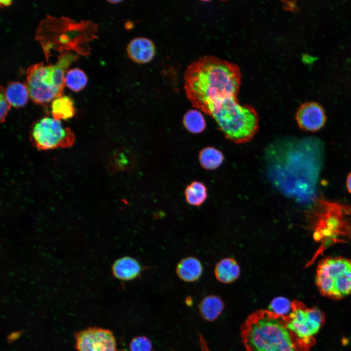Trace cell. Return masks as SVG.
<instances>
[{
  "instance_id": "1",
  "label": "cell",
  "mask_w": 351,
  "mask_h": 351,
  "mask_svg": "<svg viewBox=\"0 0 351 351\" xmlns=\"http://www.w3.org/2000/svg\"><path fill=\"white\" fill-rule=\"evenodd\" d=\"M241 79L237 65L205 56L188 66L184 75L185 92L194 107L212 116L229 99L237 98Z\"/></svg>"
},
{
  "instance_id": "2",
  "label": "cell",
  "mask_w": 351,
  "mask_h": 351,
  "mask_svg": "<svg viewBox=\"0 0 351 351\" xmlns=\"http://www.w3.org/2000/svg\"><path fill=\"white\" fill-rule=\"evenodd\" d=\"M287 144L277 167L278 186L298 201L313 202L323 163V144L314 137L291 140Z\"/></svg>"
},
{
  "instance_id": "3",
  "label": "cell",
  "mask_w": 351,
  "mask_h": 351,
  "mask_svg": "<svg viewBox=\"0 0 351 351\" xmlns=\"http://www.w3.org/2000/svg\"><path fill=\"white\" fill-rule=\"evenodd\" d=\"M246 351H310L288 329L285 318L267 309L251 313L240 328Z\"/></svg>"
},
{
  "instance_id": "4",
  "label": "cell",
  "mask_w": 351,
  "mask_h": 351,
  "mask_svg": "<svg viewBox=\"0 0 351 351\" xmlns=\"http://www.w3.org/2000/svg\"><path fill=\"white\" fill-rule=\"evenodd\" d=\"M311 210L313 236L321 243L320 250L343 238L351 239V205L316 197Z\"/></svg>"
},
{
  "instance_id": "5",
  "label": "cell",
  "mask_w": 351,
  "mask_h": 351,
  "mask_svg": "<svg viewBox=\"0 0 351 351\" xmlns=\"http://www.w3.org/2000/svg\"><path fill=\"white\" fill-rule=\"evenodd\" d=\"M68 53L61 56L54 65L39 63L30 66L26 72V86L30 98L43 104L61 96L65 86V73L76 59Z\"/></svg>"
},
{
  "instance_id": "6",
  "label": "cell",
  "mask_w": 351,
  "mask_h": 351,
  "mask_svg": "<svg viewBox=\"0 0 351 351\" xmlns=\"http://www.w3.org/2000/svg\"><path fill=\"white\" fill-rule=\"evenodd\" d=\"M315 284L324 296L341 299L351 293V259L327 257L318 264Z\"/></svg>"
},
{
  "instance_id": "7",
  "label": "cell",
  "mask_w": 351,
  "mask_h": 351,
  "mask_svg": "<svg viewBox=\"0 0 351 351\" xmlns=\"http://www.w3.org/2000/svg\"><path fill=\"white\" fill-rule=\"evenodd\" d=\"M288 329L304 345L311 348L315 343V336L325 321L323 312L317 307L308 308L301 301H292V310L285 318Z\"/></svg>"
},
{
  "instance_id": "8",
  "label": "cell",
  "mask_w": 351,
  "mask_h": 351,
  "mask_svg": "<svg viewBox=\"0 0 351 351\" xmlns=\"http://www.w3.org/2000/svg\"><path fill=\"white\" fill-rule=\"evenodd\" d=\"M31 139L39 150H48L71 146L75 136L71 129L53 117H44L32 127Z\"/></svg>"
},
{
  "instance_id": "9",
  "label": "cell",
  "mask_w": 351,
  "mask_h": 351,
  "mask_svg": "<svg viewBox=\"0 0 351 351\" xmlns=\"http://www.w3.org/2000/svg\"><path fill=\"white\" fill-rule=\"evenodd\" d=\"M77 351H117L113 332L110 330L93 326L75 333Z\"/></svg>"
},
{
  "instance_id": "10",
  "label": "cell",
  "mask_w": 351,
  "mask_h": 351,
  "mask_svg": "<svg viewBox=\"0 0 351 351\" xmlns=\"http://www.w3.org/2000/svg\"><path fill=\"white\" fill-rule=\"evenodd\" d=\"M295 119L301 129L315 132L323 128L327 117L321 105L315 102H307L299 106L296 113Z\"/></svg>"
},
{
  "instance_id": "11",
  "label": "cell",
  "mask_w": 351,
  "mask_h": 351,
  "mask_svg": "<svg viewBox=\"0 0 351 351\" xmlns=\"http://www.w3.org/2000/svg\"><path fill=\"white\" fill-rule=\"evenodd\" d=\"M127 53L133 61L139 64L146 63L151 61L155 55V45L149 39L137 37L130 41Z\"/></svg>"
},
{
  "instance_id": "12",
  "label": "cell",
  "mask_w": 351,
  "mask_h": 351,
  "mask_svg": "<svg viewBox=\"0 0 351 351\" xmlns=\"http://www.w3.org/2000/svg\"><path fill=\"white\" fill-rule=\"evenodd\" d=\"M113 276L118 280H133L140 275L142 268L135 258L124 256L117 259L112 268Z\"/></svg>"
},
{
  "instance_id": "13",
  "label": "cell",
  "mask_w": 351,
  "mask_h": 351,
  "mask_svg": "<svg viewBox=\"0 0 351 351\" xmlns=\"http://www.w3.org/2000/svg\"><path fill=\"white\" fill-rule=\"evenodd\" d=\"M176 273L182 281L193 282L201 276L203 267L201 262L196 257L188 256L179 261L176 267Z\"/></svg>"
},
{
  "instance_id": "14",
  "label": "cell",
  "mask_w": 351,
  "mask_h": 351,
  "mask_svg": "<svg viewBox=\"0 0 351 351\" xmlns=\"http://www.w3.org/2000/svg\"><path fill=\"white\" fill-rule=\"evenodd\" d=\"M240 273V269L237 261L231 257L221 259L214 268L216 279L223 284L234 282L239 276Z\"/></svg>"
},
{
  "instance_id": "15",
  "label": "cell",
  "mask_w": 351,
  "mask_h": 351,
  "mask_svg": "<svg viewBox=\"0 0 351 351\" xmlns=\"http://www.w3.org/2000/svg\"><path fill=\"white\" fill-rule=\"evenodd\" d=\"M224 308L222 299L215 295H209L205 297L200 302L199 310L202 317L209 322L217 319Z\"/></svg>"
},
{
  "instance_id": "16",
  "label": "cell",
  "mask_w": 351,
  "mask_h": 351,
  "mask_svg": "<svg viewBox=\"0 0 351 351\" xmlns=\"http://www.w3.org/2000/svg\"><path fill=\"white\" fill-rule=\"evenodd\" d=\"M4 94L11 106L16 108L24 106L29 97L26 85L19 81L9 83L4 90Z\"/></svg>"
},
{
  "instance_id": "17",
  "label": "cell",
  "mask_w": 351,
  "mask_h": 351,
  "mask_svg": "<svg viewBox=\"0 0 351 351\" xmlns=\"http://www.w3.org/2000/svg\"><path fill=\"white\" fill-rule=\"evenodd\" d=\"M51 108L53 117L60 121L70 119L75 114L74 101L67 96H60L54 99Z\"/></svg>"
},
{
  "instance_id": "18",
  "label": "cell",
  "mask_w": 351,
  "mask_h": 351,
  "mask_svg": "<svg viewBox=\"0 0 351 351\" xmlns=\"http://www.w3.org/2000/svg\"><path fill=\"white\" fill-rule=\"evenodd\" d=\"M184 195L186 202L194 206L202 205L207 198V190L202 183L195 181L186 188Z\"/></svg>"
},
{
  "instance_id": "19",
  "label": "cell",
  "mask_w": 351,
  "mask_h": 351,
  "mask_svg": "<svg viewBox=\"0 0 351 351\" xmlns=\"http://www.w3.org/2000/svg\"><path fill=\"white\" fill-rule=\"evenodd\" d=\"M224 156L217 149L208 147L203 149L199 154V160L201 166L207 170H214L223 162Z\"/></svg>"
},
{
  "instance_id": "20",
  "label": "cell",
  "mask_w": 351,
  "mask_h": 351,
  "mask_svg": "<svg viewBox=\"0 0 351 351\" xmlns=\"http://www.w3.org/2000/svg\"><path fill=\"white\" fill-rule=\"evenodd\" d=\"M183 124L190 132L194 134L201 133L206 127L203 116L196 110H190L185 114Z\"/></svg>"
},
{
  "instance_id": "21",
  "label": "cell",
  "mask_w": 351,
  "mask_h": 351,
  "mask_svg": "<svg viewBox=\"0 0 351 351\" xmlns=\"http://www.w3.org/2000/svg\"><path fill=\"white\" fill-rule=\"evenodd\" d=\"M87 83V76L81 69L75 68L68 71L65 76V83L71 90L78 92L84 88Z\"/></svg>"
},
{
  "instance_id": "22",
  "label": "cell",
  "mask_w": 351,
  "mask_h": 351,
  "mask_svg": "<svg viewBox=\"0 0 351 351\" xmlns=\"http://www.w3.org/2000/svg\"><path fill=\"white\" fill-rule=\"evenodd\" d=\"M269 310L279 316L286 318L292 310V301L284 296L273 298L269 305Z\"/></svg>"
},
{
  "instance_id": "23",
  "label": "cell",
  "mask_w": 351,
  "mask_h": 351,
  "mask_svg": "<svg viewBox=\"0 0 351 351\" xmlns=\"http://www.w3.org/2000/svg\"><path fill=\"white\" fill-rule=\"evenodd\" d=\"M152 341L146 336L135 337L129 344L130 351H152Z\"/></svg>"
},
{
  "instance_id": "24",
  "label": "cell",
  "mask_w": 351,
  "mask_h": 351,
  "mask_svg": "<svg viewBox=\"0 0 351 351\" xmlns=\"http://www.w3.org/2000/svg\"><path fill=\"white\" fill-rule=\"evenodd\" d=\"M11 105L7 100L4 94V90L2 86H0V122H2L5 120L6 117L10 109Z\"/></svg>"
},
{
  "instance_id": "25",
  "label": "cell",
  "mask_w": 351,
  "mask_h": 351,
  "mask_svg": "<svg viewBox=\"0 0 351 351\" xmlns=\"http://www.w3.org/2000/svg\"><path fill=\"white\" fill-rule=\"evenodd\" d=\"M346 185L348 191L351 194V172L347 176Z\"/></svg>"
},
{
  "instance_id": "26",
  "label": "cell",
  "mask_w": 351,
  "mask_h": 351,
  "mask_svg": "<svg viewBox=\"0 0 351 351\" xmlns=\"http://www.w3.org/2000/svg\"><path fill=\"white\" fill-rule=\"evenodd\" d=\"M12 2V1L8 0H0V3L1 5H3L4 6H7L10 5L11 3Z\"/></svg>"
},
{
  "instance_id": "27",
  "label": "cell",
  "mask_w": 351,
  "mask_h": 351,
  "mask_svg": "<svg viewBox=\"0 0 351 351\" xmlns=\"http://www.w3.org/2000/svg\"><path fill=\"white\" fill-rule=\"evenodd\" d=\"M107 1H108L109 2H110V3H111L116 4V3H118V2H121L122 0H108Z\"/></svg>"
}]
</instances>
